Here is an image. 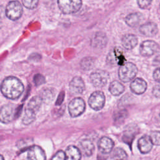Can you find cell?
<instances>
[{
    "instance_id": "6da1fadb",
    "label": "cell",
    "mask_w": 160,
    "mask_h": 160,
    "mask_svg": "<svg viewBox=\"0 0 160 160\" xmlns=\"http://www.w3.org/2000/svg\"><path fill=\"white\" fill-rule=\"evenodd\" d=\"M0 89L5 97L11 99H15L18 98L22 93L24 86L17 78L9 76L3 80Z\"/></svg>"
},
{
    "instance_id": "44dd1931",
    "label": "cell",
    "mask_w": 160,
    "mask_h": 160,
    "mask_svg": "<svg viewBox=\"0 0 160 160\" xmlns=\"http://www.w3.org/2000/svg\"><path fill=\"white\" fill-rule=\"evenodd\" d=\"M109 90L111 94L114 96H119L124 91V86L119 81H112L109 87Z\"/></svg>"
},
{
    "instance_id": "d590c367",
    "label": "cell",
    "mask_w": 160,
    "mask_h": 160,
    "mask_svg": "<svg viewBox=\"0 0 160 160\" xmlns=\"http://www.w3.org/2000/svg\"><path fill=\"white\" fill-rule=\"evenodd\" d=\"M153 63L155 66H160V55L156 56L154 58Z\"/></svg>"
},
{
    "instance_id": "4316f807",
    "label": "cell",
    "mask_w": 160,
    "mask_h": 160,
    "mask_svg": "<svg viewBox=\"0 0 160 160\" xmlns=\"http://www.w3.org/2000/svg\"><path fill=\"white\" fill-rule=\"evenodd\" d=\"M38 2L39 0H22L24 6L29 9L36 8L38 4Z\"/></svg>"
},
{
    "instance_id": "2e32d148",
    "label": "cell",
    "mask_w": 160,
    "mask_h": 160,
    "mask_svg": "<svg viewBox=\"0 0 160 160\" xmlns=\"http://www.w3.org/2000/svg\"><path fill=\"white\" fill-rule=\"evenodd\" d=\"M79 146L81 152L86 156H91L94 151V146L89 139H82L80 142Z\"/></svg>"
},
{
    "instance_id": "8fae6325",
    "label": "cell",
    "mask_w": 160,
    "mask_h": 160,
    "mask_svg": "<svg viewBox=\"0 0 160 160\" xmlns=\"http://www.w3.org/2000/svg\"><path fill=\"white\" fill-rule=\"evenodd\" d=\"M130 88L132 92L136 94H141L145 92L147 88L146 82L142 78L134 79L130 84Z\"/></svg>"
},
{
    "instance_id": "d6a6232c",
    "label": "cell",
    "mask_w": 160,
    "mask_h": 160,
    "mask_svg": "<svg viewBox=\"0 0 160 160\" xmlns=\"http://www.w3.org/2000/svg\"><path fill=\"white\" fill-rule=\"evenodd\" d=\"M153 95L158 98H160V84L156 85L152 89Z\"/></svg>"
},
{
    "instance_id": "3957f363",
    "label": "cell",
    "mask_w": 160,
    "mask_h": 160,
    "mask_svg": "<svg viewBox=\"0 0 160 160\" xmlns=\"http://www.w3.org/2000/svg\"><path fill=\"white\" fill-rule=\"evenodd\" d=\"M59 8L64 14L78 12L82 5L81 0H58Z\"/></svg>"
},
{
    "instance_id": "9c48e42d",
    "label": "cell",
    "mask_w": 160,
    "mask_h": 160,
    "mask_svg": "<svg viewBox=\"0 0 160 160\" xmlns=\"http://www.w3.org/2000/svg\"><path fill=\"white\" fill-rule=\"evenodd\" d=\"M158 49V44L152 41H145L142 42L139 48V51L143 56H151Z\"/></svg>"
},
{
    "instance_id": "836d02e7",
    "label": "cell",
    "mask_w": 160,
    "mask_h": 160,
    "mask_svg": "<svg viewBox=\"0 0 160 160\" xmlns=\"http://www.w3.org/2000/svg\"><path fill=\"white\" fill-rule=\"evenodd\" d=\"M153 78L156 81L160 83V68H157L153 72Z\"/></svg>"
},
{
    "instance_id": "5b68a950",
    "label": "cell",
    "mask_w": 160,
    "mask_h": 160,
    "mask_svg": "<svg viewBox=\"0 0 160 160\" xmlns=\"http://www.w3.org/2000/svg\"><path fill=\"white\" fill-rule=\"evenodd\" d=\"M86 108L84 100L81 98H76L71 101L68 106V110L72 118H76L81 115Z\"/></svg>"
},
{
    "instance_id": "9a60e30c",
    "label": "cell",
    "mask_w": 160,
    "mask_h": 160,
    "mask_svg": "<svg viewBox=\"0 0 160 160\" xmlns=\"http://www.w3.org/2000/svg\"><path fill=\"white\" fill-rule=\"evenodd\" d=\"M141 34L146 36H153L158 32L157 25L153 22H149L141 25L139 28Z\"/></svg>"
},
{
    "instance_id": "1f68e13d",
    "label": "cell",
    "mask_w": 160,
    "mask_h": 160,
    "mask_svg": "<svg viewBox=\"0 0 160 160\" xmlns=\"http://www.w3.org/2000/svg\"><path fill=\"white\" fill-rule=\"evenodd\" d=\"M139 8L142 9L147 8L151 3L152 0H137Z\"/></svg>"
},
{
    "instance_id": "52a82bcc",
    "label": "cell",
    "mask_w": 160,
    "mask_h": 160,
    "mask_svg": "<svg viewBox=\"0 0 160 160\" xmlns=\"http://www.w3.org/2000/svg\"><path fill=\"white\" fill-rule=\"evenodd\" d=\"M109 79V74L104 70H97L90 75V80L94 86L102 88L105 86Z\"/></svg>"
},
{
    "instance_id": "ac0fdd59",
    "label": "cell",
    "mask_w": 160,
    "mask_h": 160,
    "mask_svg": "<svg viewBox=\"0 0 160 160\" xmlns=\"http://www.w3.org/2000/svg\"><path fill=\"white\" fill-rule=\"evenodd\" d=\"M122 44L123 47L128 49L130 50L133 49L138 44V38L134 34H126L122 38Z\"/></svg>"
},
{
    "instance_id": "ffe728a7",
    "label": "cell",
    "mask_w": 160,
    "mask_h": 160,
    "mask_svg": "<svg viewBox=\"0 0 160 160\" xmlns=\"http://www.w3.org/2000/svg\"><path fill=\"white\" fill-rule=\"evenodd\" d=\"M65 154L66 160H81V151L78 148L74 146H68L66 150Z\"/></svg>"
},
{
    "instance_id": "8992f818",
    "label": "cell",
    "mask_w": 160,
    "mask_h": 160,
    "mask_svg": "<svg viewBox=\"0 0 160 160\" xmlns=\"http://www.w3.org/2000/svg\"><path fill=\"white\" fill-rule=\"evenodd\" d=\"M17 114V109L12 104H5L0 108V121L9 123L12 121Z\"/></svg>"
},
{
    "instance_id": "4fadbf2b",
    "label": "cell",
    "mask_w": 160,
    "mask_h": 160,
    "mask_svg": "<svg viewBox=\"0 0 160 160\" xmlns=\"http://www.w3.org/2000/svg\"><path fill=\"white\" fill-rule=\"evenodd\" d=\"M84 88V83L80 77H74L69 83V89L74 94L82 93Z\"/></svg>"
},
{
    "instance_id": "7402d4cb",
    "label": "cell",
    "mask_w": 160,
    "mask_h": 160,
    "mask_svg": "<svg viewBox=\"0 0 160 160\" xmlns=\"http://www.w3.org/2000/svg\"><path fill=\"white\" fill-rule=\"evenodd\" d=\"M42 102L41 97L36 96L32 98L28 104V108L32 110L34 112H36L40 108Z\"/></svg>"
},
{
    "instance_id": "f546056e",
    "label": "cell",
    "mask_w": 160,
    "mask_h": 160,
    "mask_svg": "<svg viewBox=\"0 0 160 160\" xmlns=\"http://www.w3.org/2000/svg\"><path fill=\"white\" fill-rule=\"evenodd\" d=\"M33 81H34V82L35 85L37 86L44 84L46 81L44 77L41 74H36L34 76Z\"/></svg>"
},
{
    "instance_id": "8d00e7d4",
    "label": "cell",
    "mask_w": 160,
    "mask_h": 160,
    "mask_svg": "<svg viewBox=\"0 0 160 160\" xmlns=\"http://www.w3.org/2000/svg\"><path fill=\"white\" fill-rule=\"evenodd\" d=\"M0 160H4L3 156L2 155H1V154H0Z\"/></svg>"
},
{
    "instance_id": "e575fe53",
    "label": "cell",
    "mask_w": 160,
    "mask_h": 160,
    "mask_svg": "<svg viewBox=\"0 0 160 160\" xmlns=\"http://www.w3.org/2000/svg\"><path fill=\"white\" fill-rule=\"evenodd\" d=\"M5 14H6V9L2 6H0V18H4Z\"/></svg>"
},
{
    "instance_id": "603a6c76",
    "label": "cell",
    "mask_w": 160,
    "mask_h": 160,
    "mask_svg": "<svg viewBox=\"0 0 160 160\" xmlns=\"http://www.w3.org/2000/svg\"><path fill=\"white\" fill-rule=\"evenodd\" d=\"M35 119V112L32 110L27 108L24 111V115L22 117V122L26 125H28L32 123Z\"/></svg>"
},
{
    "instance_id": "5bb4252c",
    "label": "cell",
    "mask_w": 160,
    "mask_h": 160,
    "mask_svg": "<svg viewBox=\"0 0 160 160\" xmlns=\"http://www.w3.org/2000/svg\"><path fill=\"white\" fill-rule=\"evenodd\" d=\"M138 147L141 153H148L152 148V142L150 139V137L148 136L141 137L138 140Z\"/></svg>"
},
{
    "instance_id": "d6986e66",
    "label": "cell",
    "mask_w": 160,
    "mask_h": 160,
    "mask_svg": "<svg viewBox=\"0 0 160 160\" xmlns=\"http://www.w3.org/2000/svg\"><path fill=\"white\" fill-rule=\"evenodd\" d=\"M106 43L107 38L102 32L96 33L91 40L92 46L96 48H102L106 46Z\"/></svg>"
},
{
    "instance_id": "d4e9b609",
    "label": "cell",
    "mask_w": 160,
    "mask_h": 160,
    "mask_svg": "<svg viewBox=\"0 0 160 160\" xmlns=\"http://www.w3.org/2000/svg\"><path fill=\"white\" fill-rule=\"evenodd\" d=\"M128 115V112L126 110H121L118 111L114 116V121L118 125L121 124L125 119Z\"/></svg>"
},
{
    "instance_id": "f35d334b",
    "label": "cell",
    "mask_w": 160,
    "mask_h": 160,
    "mask_svg": "<svg viewBox=\"0 0 160 160\" xmlns=\"http://www.w3.org/2000/svg\"><path fill=\"white\" fill-rule=\"evenodd\" d=\"M159 115H160V114H159Z\"/></svg>"
},
{
    "instance_id": "4dcf8cb0",
    "label": "cell",
    "mask_w": 160,
    "mask_h": 160,
    "mask_svg": "<svg viewBox=\"0 0 160 160\" xmlns=\"http://www.w3.org/2000/svg\"><path fill=\"white\" fill-rule=\"evenodd\" d=\"M51 160H66V154L63 151H58L51 158Z\"/></svg>"
},
{
    "instance_id": "7a4b0ae2",
    "label": "cell",
    "mask_w": 160,
    "mask_h": 160,
    "mask_svg": "<svg viewBox=\"0 0 160 160\" xmlns=\"http://www.w3.org/2000/svg\"><path fill=\"white\" fill-rule=\"evenodd\" d=\"M138 72V68L136 65L132 62H127L122 65L119 69V78L124 82H128L132 80Z\"/></svg>"
},
{
    "instance_id": "30bf717a",
    "label": "cell",
    "mask_w": 160,
    "mask_h": 160,
    "mask_svg": "<svg viewBox=\"0 0 160 160\" xmlns=\"http://www.w3.org/2000/svg\"><path fill=\"white\" fill-rule=\"evenodd\" d=\"M28 160H46L45 152L38 146H31L28 152Z\"/></svg>"
},
{
    "instance_id": "484cf974",
    "label": "cell",
    "mask_w": 160,
    "mask_h": 160,
    "mask_svg": "<svg viewBox=\"0 0 160 160\" xmlns=\"http://www.w3.org/2000/svg\"><path fill=\"white\" fill-rule=\"evenodd\" d=\"M112 157L115 159H118V160L124 159L127 158V154L122 149L118 148L113 151Z\"/></svg>"
},
{
    "instance_id": "f1b7e54d",
    "label": "cell",
    "mask_w": 160,
    "mask_h": 160,
    "mask_svg": "<svg viewBox=\"0 0 160 160\" xmlns=\"http://www.w3.org/2000/svg\"><path fill=\"white\" fill-rule=\"evenodd\" d=\"M53 98H54L53 92L51 91V90L50 89H46L42 92V98H41L42 100L51 101L53 99Z\"/></svg>"
},
{
    "instance_id": "83f0119b",
    "label": "cell",
    "mask_w": 160,
    "mask_h": 160,
    "mask_svg": "<svg viewBox=\"0 0 160 160\" xmlns=\"http://www.w3.org/2000/svg\"><path fill=\"white\" fill-rule=\"evenodd\" d=\"M150 139L154 145H160V131H154L150 134Z\"/></svg>"
},
{
    "instance_id": "e0dca14e",
    "label": "cell",
    "mask_w": 160,
    "mask_h": 160,
    "mask_svg": "<svg viewBox=\"0 0 160 160\" xmlns=\"http://www.w3.org/2000/svg\"><path fill=\"white\" fill-rule=\"evenodd\" d=\"M143 18V15L141 12H134L128 15L125 21L130 27H136L142 22Z\"/></svg>"
},
{
    "instance_id": "cb8c5ba5",
    "label": "cell",
    "mask_w": 160,
    "mask_h": 160,
    "mask_svg": "<svg viewBox=\"0 0 160 160\" xmlns=\"http://www.w3.org/2000/svg\"><path fill=\"white\" fill-rule=\"evenodd\" d=\"M94 65V60L93 58L90 57H86L83 58L80 62L81 68L82 69L86 71L92 69Z\"/></svg>"
},
{
    "instance_id": "74e56055",
    "label": "cell",
    "mask_w": 160,
    "mask_h": 160,
    "mask_svg": "<svg viewBox=\"0 0 160 160\" xmlns=\"http://www.w3.org/2000/svg\"><path fill=\"white\" fill-rule=\"evenodd\" d=\"M119 160H124V159H119Z\"/></svg>"
},
{
    "instance_id": "ba28073f",
    "label": "cell",
    "mask_w": 160,
    "mask_h": 160,
    "mask_svg": "<svg viewBox=\"0 0 160 160\" xmlns=\"http://www.w3.org/2000/svg\"><path fill=\"white\" fill-rule=\"evenodd\" d=\"M89 106L95 111L101 110L105 103V96L102 92L98 91L92 92L88 100Z\"/></svg>"
},
{
    "instance_id": "7c38bea8",
    "label": "cell",
    "mask_w": 160,
    "mask_h": 160,
    "mask_svg": "<svg viewBox=\"0 0 160 160\" xmlns=\"http://www.w3.org/2000/svg\"><path fill=\"white\" fill-rule=\"evenodd\" d=\"M113 146L114 142L112 140L106 136L101 138L98 142V149L99 151L102 154L109 153L112 151Z\"/></svg>"
},
{
    "instance_id": "277c9868",
    "label": "cell",
    "mask_w": 160,
    "mask_h": 160,
    "mask_svg": "<svg viewBox=\"0 0 160 160\" xmlns=\"http://www.w3.org/2000/svg\"><path fill=\"white\" fill-rule=\"evenodd\" d=\"M22 14V7L18 1H10L6 7V16L12 21L19 19Z\"/></svg>"
}]
</instances>
